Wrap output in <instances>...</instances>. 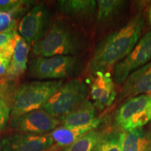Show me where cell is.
Returning <instances> with one entry per match:
<instances>
[{
  "instance_id": "cell-3",
  "label": "cell",
  "mask_w": 151,
  "mask_h": 151,
  "mask_svg": "<svg viewBox=\"0 0 151 151\" xmlns=\"http://www.w3.org/2000/svg\"><path fill=\"white\" fill-rule=\"evenodd\" d=\"M62 85L63 82L60 80L34 81L22 85L13 97L11 118L43 109Z\"/></svg>"
},
{
  "instance_id": "cell-11",
  "label": "cell",
  "mask_w": 151,
  "mask_h": 151,
  "mask_svg": "<svg viewBox=\"0 0 151 151\" xmlns=\"http://www.w3.org/2000/svg\"><path fill=\"white\" fill-rule=\"evenodd\" d=\"M90 84V96L95 108L102 110L109 106L116 99L114 81L109 73L96 72Z\"/></svg>"
},
{
  "instance_id": "cell-13",
  "label": "cell",
  "mask_w": 151,
  "mask_h": 151,
  "mask_svg": "<svg viewBox=\"0 0 151 151\" xmlns=\"http://www.w3.org/2000/svg\"><path fill=\"white\" fill-rule=\"evenodd\" d=\"M102 119L98 118L92 123L81 127H57L48 134L53 140V146L60 151L66 147L70 146L79 138L92 130L96 129L101 124Z\"/></svg>"
},
{
  "instance_id": "cell-16",
  "label": "cell",
  "mask_w": 151,
  "mask_h": 151,
  "mask_svg": "<svg viewBox=\"0 0 151 151\" xmlns=\"http://www.w3.org/2000/svg\"><path fill=\"white\" fill-rule=\"evenodd\" d=\"M29 44L20 35H18L14 55L6 75L10 78H16L24 73L27 67V56Z\"/></svg>"
},
{
  "instance_id": "cell-24",
  "label": "cell",
  "mask_w": 151,
  "mask_h": 151,
  "mask_svg": "<svg viewBox=\"0 0 151 151\" xmlns=\"http://www.w3.org/2000/svg\"><path fill=\"white\" fill-rule=\"evenodd\" d=\"M16 20L12 14L0 11V33L16 29Z\"/></svg>"
},
{
  "instance_id": "cell-12",
  "label": "cell",
  "mask_w": 151,
  "mask_h": 151,
  "mask_svg": "<svg viewBox=\"0 0 151 151\" xmlns=\"http://www.w3.org/2000/svg\"><path fill=\"white\" fill-rule=\"evenodd\" d=\"M151 93V62L128 76L123 83L120 99Z\"/></svg>"
},
{
  "instance_id": "cell-8",
  "label": "cell",
  "mask_w": 151,
  "mask_h": 151,
  "mask_svg": "<svg viewBox=\"0 0 151 151\" xmlns=\"http://www.w3.org/2000/svg\"><path fill=\"white\" fill-rule=\"evenodd\" d=\"M50 15L43 4H39L28 11L18 24V34L29 44L40 40L49 29Z\"/></svg>"
},
{
  "instance_id": "cell-22",
  "label": "cell",
  "mask_w": 151,
  "mask_h": 151,
  "mask_svg": "<svg viewBox=\"0 0 151 151\" xmlns=\"http://www.w3.org/2000/svg\"><path fill=\"white\" fill-rule=\"evenodd\" d=\"M120 133H109L101 139L94 151H122Z\"/></svg>"
},
{
  "instance_id": "cell-10",
  "label": "cell",
  "mask_w": 151,
  "mask_h": 151,
  "mask_svg": "<svg viewBox=\"0 0 151 151\" xmlns=\"http://www.w3.org/2000/svg\"><path fill=\"white\" fill-rule=\"evenodd\" d=\"M53 143L48 134L34 135L20 133L4 139L0 148L1 151H48Z\"/></svg>"
},
{
  "instance_id": "cell-17",
  "label": "cell",
  "mask_w": 151,
  "mask_h": 151,
  "mask_svg": "<svg viewBox=\"0 0 151 151\" xmlns=\"http://www.w3.org/2000/svg\"><path fill=\"white\" fill-rule=\"evenodd\" d=\"M120 146L122 151H150L151 136L142 128L120 132Z\"/></svg>"
},
{
  "instance_id": "cell-28",
  "label": "cell",
  "mask_w": 151,
  "mask_h": 151,
  "mask_svg": "<svg viewBox=\"0 0 151 151\" xmlns=\"http://www.w3.org/2000/svg\"><path fill=\"white\" fill-rule=\"evenodd\" d=\"M150 151H151V147H150Z\"/></svg>"
},
{
  "instance_id": "cell-27",
  "label": "cell",
  "mask_w": 151,
  "mask_h": 151,
  "mask_svg": "<svg viewBox=\"0 0 151 151\" xmlns=\"http://www.w3.org/2000/svg\"><path fill=\"white\" fill-rule=\"evenodd\" d=\"M150 120H151V100H150Z\"/></svg>"
},
{
  "instance_id": "cell-4",
  "label": "cell",
  "mask_w": 151,
  "mask_h": 151,
  "mask_svg": "<svg viewBox=\"0 0 151 151\" xmlns=\"http://www.w3.org/2000/svg\"><path fill=\"white\" fill-rule=\"evenodd\" d=\"M89 89L80 78L62 85L43 106L47 113L54 118L60 119L79 106L87 99Z\"/></svg>"
},
{
  "instance_id": "cell-21",
  "label": "cell",
  "mask_w": 151,
  "mask_h": 151,
  "mask_svg": "<svg viewBox=\"0 0 151 151\" xmlns=\"http://www.w3.org/2000/svg\"><path fill=\"white\" fill-rule=\"evenodd\" d=\"M32 3L31 1L23 0H0V11L12 14L16 18V16L21 15Z\"/></svg>"
},
{
  "instance_id": "cell-6",
  "label": "cell",
  "mask_w": 151,
  "mask_h": 151,
  "mask_svg": "<svg viewBox=\"0 0 151 151\" xmlns=\"http://www.w3.org/2000/svg\"><path fill=\"white\" fill-rule=\"evenodd\" d=\"M151 94L129 98L117 111L116 124L124 131L142 128L150 120Z\"/></svg>"
},
{
  "instance_id": "cell-26",
  "label": "cell",
  "mask_w": 151,
  "mask_h": 151,
  "mask_svg": "<svg viewBox=\"0 0 151 151\" xmlns=\"http://www.w3.org/2000/svg\"><path fill=\"white\" fill-rule=\"evenodd\" d=\"M148 19H149V21H150V24H151V6H150V9H149V11H148Z\"/></svg>"
},
{
  "instance_id": "cell-25",
  "label": "cell",
  "mask_w": 151,
  "mask_h": 151,
  "mask_svg": "<svg viewBox=\"0 0 151 151\" xmlns=\"http://www.w3.org/2000/svg\"><path fill=\"white\" fill-rule=\"evenodd\" d=\"M10 61L0 57V76L6 74L7 69H8Z\"/></svg>"
},
{
  "instance_id": "cell-18",
  "label": "cell",
  "mask_w": 151,
  "mask_h": 151,
  "mask_svg": "<svg viewBox=\"0 0 151 151\" xmlns=\"http://www.w3.org/2000/svg\"><path fill=\"white\" fill-rule=\"evenodd\" d=\"M97 3V20L98 24H107L113 20L125 4L122 0H99Z\"/></svg>"
},
{
  "instance_id": "cell-5",
  "label": "cell",
  "mask_w": 151,
  "mask_h": 151,
  "mask_svg": "<svg viewBox=\"0 0 151 151\" xmlns=\"http://www.w3.org/2000/svg\"><path fill=\"white\" fill-rule=\"evenodd\" d=\"M81 63L76 56L38 57L30 62L29 74L39 79H62L73 76L81 70Z\"/></svg>"
},
{
  "instance_id": "cell-7",
  "label": "cell",
  "mask_w": 151,
  "mask_h": 151,
  "mask_svg": "<svg viewBox=\"0 0 151 151\" xmlns=\"http://www.w3.org/2000/svg\"><path fill=\"white\" fill-rule=\"evenodd\" d=\"M61 124L59 119L54 118L44 109L30 111L12 118L10 126L20 134L44 135L49 134Z\"/></svg>"
},
{
  "instance_id": "cell-23",
  "label": "cell",
  "mask_w": 151,
  "mask_h": 151,
  "mask_svg": "<svg viewBox=\"0 0 151 151\" xmlns=\"http://www.w3.org/2000/svg\"><path fill=\"white\" fill-rule=\"evenodd\" d=\"M11 117V106L7 100L0 94V131L4 129Z\"/></svg>"
},
{
  "instance_id": "cell-9",
  "label": "cell",
  "mask_w": 151,
  "mask_h": 151,
  "mask_svg": "<svg viewBox=\"0 0 151 151\" xmlns=\"http://www.w3.org/2000/svg\"><path fill=\"white\" fill-rule=\"evenodd\" d=\"M151 60V32L139 40L132 52L114 67L113 81L123 83L132 72Z\"/></svg>"
},
{
  "instance_id": "cell-15",
  "label": "cell",
  "mask_w": 151,
  "mask_h": 151,
  "mask_svg": "<svg viewBox=\"0 0 151 151\" xmlns=\"http://www.w3.org/2000/svg\"><path fill=\"white\" fill-rule=\"evenodd\" d=\"M95 106L87 99L79 106L60 119L62 126L65 127H81L88 125L97 120Z\"/></svg>"
},
{
  "instance_id": "cell-20",
  "label": "cell",
  "mask_w": 151,
  "mask_h": 151,
  "mask_svg": "<svg viewBox=\"0 0 151 151\" xmlns=\"http://www.w3.org/2000/svg\"><path fill=\"white\" fill-rule=\"evenodd\" d=\"M18 32L15 30L0 33V57L11 62Z\"/></svg>"
},
{
  "instance_id": "cell-1",
  "label": "cell",
  "mask_w": 151,
  "mask_h": 151,
  "mask_svg": "<svg viewBox=\"0 0 151 151\" xmlns=\"http://www.w3.org/2000/svg\"><path fill=\"white\" fill-rule=\"evenodd\" d=\"M144 26L141 14L133 17L124 27L100 42L92 55L89 69L92 73L108 71L129 55L139 41Z\"/></svg>"
},
{
  "instance_id": "cell-29",
  "label": "cell",
  "mask_w": 151,
  "mask_h": 151,
  "mask_svg": "<svg viewBox=\"0 0 151 151\" xmlns=\"http://www.w3.org/2000/svg\"><path fill=\"white\" fill-rule=\"evenodd\" d=\"M0 150H1V148H0Z\"/></svg>"
},
{
  "instance_id": "cell-19",
  "label": "cell",
  "mask_w": 151,
  "mask_h": 151,
  "mask_svg": "<svg viewBox=\"0 0 151 151\" xmlns=\"http://www.w3.org/2000/svg\"><path fill=\"white\" fill-rule=\"evenodd\" d=\"M104 134L105 132L97 129L92 130L62 151H94Z\"/></svg>"
},
{
  "instance_id": "cell-30",
  "label": "cell",
  "mask_w": 151,
  "mask_h": 151,
  "mask_svg": "<svg viewBox=\"0 0 151 151\" xmlns=\"http://www.w3.org/2000/svg\"><path fill=\"white\" fill-rule=\"evenodd\" d=\"M0 151H1V150H0Z\"/></svg>"
},
{
  "instance_id": "cell-14",
  "label": "cell",
  "mask_w": 151,
  "mask_h": 151,
  "mask_svg": "<svg viewBox=\"0 0 151 151\" xmlns=\"http://www.w3.org/2000/svg\"><path fill=\"white\" fill-rule=\"evenodd\" d=\"M60 13L76 19L92 18L97 10V3L94 0H61L58 1Z\"/></svg>"
},
{
  "instance_id": "cell-2",
  "label": "cell",
  "mask_w": 151,
  "mask_h": 151,
  "mask_svg": "<svg viewBox=\"0 0 151 151\" xmlns=\"http://www.w3.org/2000/svg\"><path fill=\"white\" fill-rule=\"evenodd\" d=\"M83 36L67 22L58 20L49 27L40 40L33 44L35 55L43 58L58 55L73 56L84 50Z\"/></svg>"
}]
</instances>
